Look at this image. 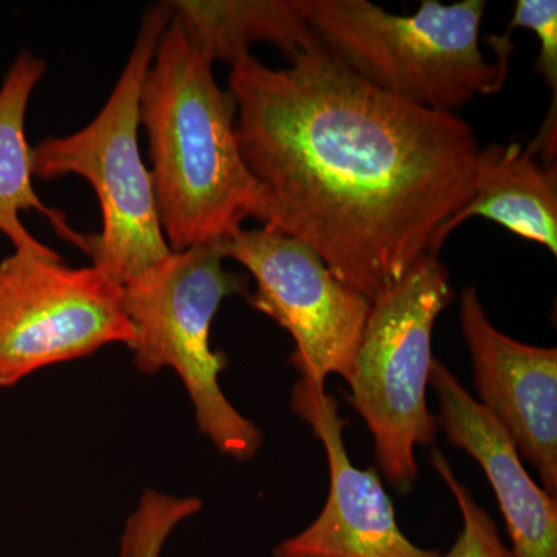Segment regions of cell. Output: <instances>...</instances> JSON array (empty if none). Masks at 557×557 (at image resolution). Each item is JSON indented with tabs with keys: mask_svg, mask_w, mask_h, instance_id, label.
Returning <instances> with one entry per match:
<instances>
[{
	"mask_svg": "<svg viewBox=\"0 0 557 557\" xmlns=\"http://www.w3.org/2000/svg\"><path fill=\"white\" fill-rule=\"evenodd\" d=\"M236 137L270 203L263 228L309 245L373 302L472 199L480 145L456 113L401 100L325 49L231 65Z\"/></svg>",
	"mask_w": 557,
	"mask_h": 557,
	"instance_id": "1",
	"label": "cell"
},
{
	"mask_svg": "<svg viewBox=\"0 0 557 557\" xmlns=\"http://www.w3.org/2000/svg\"><path fill=\"white\" fill-rule=\"evenodd\" d=\"M236 101L172 16L143 79L139 123L171 251L225 240L245 220L270 222V203L236 137Z\"/></svg>",
	"mask_w": 557,
	"mask_h": 557,
	"instance_id": "2",
	"label": "cell"
},
{
	"mask_svg": "<svg viewBox=\"0 0 557 557\" xmlns=\"http://www.w3.org/2000/svg\"><path fill=\"white\" fill-rule=\"evenodd\" d=\"M319 40L351 72L401 100L454 113L478 97L496 95L508 75L512 47L493 36L497 60L480 49L486 3L443 5L423 0L410 16L387 13L369 0H300Z\"/></svg>",
	"mask_w": 557,
	"mask_h": 557,
	"instance_id": "3",
	"label": "cell"
},
{
	"mask_svg": "<svg viewBox=\"0 0 557 557\" xmlns=\"http://www.w3.org/2000/svg\"><path fill=\"white\" fill-rule=\"evenodd\" d=\"M172 16L170 2L145 11L129 61L89 126L67 137L44 138L32 149L35 177L50 182L73 174L90 183L100 201L102 228L90 234L86 255L121 287L172 252L138 143L143 79Z\"/></svg>",
	"mask_w": 557,
	"mask_h": 557,
	"instance_id": "4",
	"label": "cell"
},
{
	"mask_svg": "<svg viewBox=\"0 0 557 557\" xmlns=\"http://www.w3.org/2000/svg\"><path fill=\"white\" fill-rule=\"evenodd\" d=\"M225 240L172 251L124 288L135 329V368L146 375L172 369L194 406L201 434L223 456L251 460L262 431L231 405L220 386L228 358L211 348V325L223 300L249 295L247 276L226 270Z\"/></svg>",
	"mask_w": 557,
	"mask_h": 557,
	"instance_id": "5",
	"label": "cell"
},
{
	"mask_svg": "<svg viewBox=\"0 0 557 557\" xmlns=\"http://www.w3.org/2000/svg\"><path fill=\"white\" fill-rule=\"evenodd\" d=\"M456 298L449 271L423 255L370 307L347 399L368 424L384 478L399 494L418 479L417 448L437 440V416L428 408L432 333Z\"/></svg>",
	"mask_w": 557,
	"mask_h": 557,
	"instance_id": "6",
	"label": "cell"
},
{
	"mask_svg": "<svg viewBox=\"0 0 557 557\" xmlns=\"http://www.w3.org/2000/svg\"><path fill=\"white\" fill-rule=\"evenodd\" d=\"M135 343L124 288L97 267L14 251L0 262V388L38 370Z\"/></svg>",
	"mask_w": 557,
	"mask_h": 557,
	"instance_id": "7",
	"label": "cell"
},
{
	"mask_svg": "<svg viewBox=\"0 0 557 557\" xmlns=\"http://www.w3.org/2000/svg\"><path fill=\"white\" fill-rule=\"evenodd\" d=\"M226 258L256 282L248 300L295 341L289 362L300 379L325 391L330 375L350 379L372 302L330 273L317 252L269 228L230 237Z\"/></svg>",
	"mask_w": 557,
	"mask_h": 557,
	"instance_id": "8",
	"label": "cell"
},
{
	"mask_svg": "<svg viewBox=\"0 0 557 557\" xmlns=\"http://www.w3.org/2000/svg\"><path fill=\"white\" fill-rule=\"evenodd\" d=\"M292 409L324 446L330 490L318 518L282 541L274 557H443L406 537L376 469L351 463L344 443L346 420L332 395L299 380L292 391Z\"/></svg>",
	"mask_w": 557,
	"mask_h": 557,
	"instance_id": "9",
	"label": "cell"
},
{
	"mask_svg": "<svg viewBox=\"0 0 557 557\" xmlns=\"http://www.w3.org/2000/svg\"><path fill=\"white\" fill-rule=\"evenodd\" d=\"M461 335L471 355L478 401L557 497V350L505 335L487 318L479 292L460 293Z\"/></svg>",
	"mask_w": 557,
	"mask_h": 557,
	"instance_id": "10",
	"label": "cell"
},
{
	"mask_svg": "<svg viewBox=\"0 0 557 557\" xmlns=\"http://www.w3.org/2000/svg\"><path fill=\"white\" fill-rule=\"evenodd\" d=\"M429 386L449 445L478 461L496 494L512 557H557L556 497L531 479L507 432L437 358Z\"/></svg>",
	"mask_w": 557,
	"mask_h": 557,
	"instance_id": "11",
	"label": "cell"
},
{
	"mask_svg": "<svg viewBox=\"0 0 557 557\" xmlns=\"http://www.w3.org/2000/svg\"><path fill=\"white\" fill-rule=\"evenodd\" d=\"M496 222L557 256V164H545L520 143L480 149L475 185L467 207L432 237L428 255L437 256L467 220Z\"/></svg>",
	"mask_w": 557,
	"mask_h": 557,
	"instance_id": "12",
	"label": "cell"
},
{
	"mask_svg": "<svg viewBox=\"0 0 557 557\" xmlns=\"http://www.w3.org/2000/svg\"><path fill=\"white\" fill-rule=\"evenodd\" d=\"M46 73V62L30 51H22L0 86V233L9 237L14 251L44 258L58 252L36 239L22 223L25 211H38L50 220L54 231L86 252L89 236L76 233L67 218L39 199L33 186L32 146L25 135V116L33 90Z\"/></svg>",
	"mask_w": 557,
	"mask_h": 557,
	"instance_id": "13",
	"label": "cell"
},
{
	"mask_svg": "<svg viewBox=\"0 0 557 557\" xmlns=\"http://www.w3.org/2000/svg\"><path fill=\"white\" fill-rule=\"evenodd\" d=\"M183 30L214 64L234 65L252 57L249 47L270 44L287 61L322 46L300 0H174Z\"/></svg>",
	"mask_w": 557,
	"mask_h": 557,
	"instance_id": "14",
	"label": "cell"
},
{
	"mask_svg": "<svg viewBox=\"0 0 557 557\" xmlns=\"http://www.w3.org/2000/svg\"><path fill=\"white\" fill-rule=\"evenodd\" d=\"M201 509L199 498L166 496L148 490L121 537V557H160L174 528Z\"/></svg>",
	"mask_w": 557,
	"mask_h": 557,
	"instance_id": "15",
	"label": "cell"
},
{
	"mask_svg": "<svg viewBox=\"0 0 557 557\" xmlns=\"http://www.w3.org/2000/svg\"><path fill=\"white\" fill-rule=\"evenodd\" d=\"M440 479L456 498L461 515V530L453 547L443 557H512L511 549L502 541L496 520L478 504L471 490L457 478L442 450L432 449L429 456Z\"/></svg>",
	"mask_w": 557,
	"mask_h": 557,
	"instance_id": "16",
	"label": "cell"
},
{
	"mask_svg": "<svg viewBox=\"0 0 557 557\" xmlns=\"http://www.w3.org/2000/svg\"><path fill=\"white\" fill-rule=\"evenodd\" d=\"M515 28L533 30L539 39L536 72L542 75L553 91V104L547 119L556 120L557 97V2L556 0H518L515 14L505 36H511Z\"/></svg>",
	"mask_w": 557,
	"mask_h": 557,
	"instance_id": "17",
	"label": "cell"
}]
</instances>
